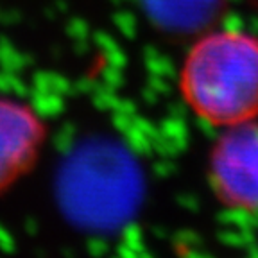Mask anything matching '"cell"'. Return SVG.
Here are the masks:
<instances>
[{"label": "cell", "instance_id": "cell-1", "mask_svg": "<svg viewBox=\"0 0 258 258\" xmlns=\"http://www.w3.org/2000/svg\"><path fill=\"white\" fill-rule=\"evenodd\" d=\"M188 106L215 125H237L258 113V40L240 31L208 34L190 50L181 74Z\"/></svg>", "mask_w": 258, "mask_h": 258}, {"label": "cell", "instance_id": "cell-2", "mask_svg": "<svg viewBox=\"0 0 258 258\" xmlns=\"http://www.w3.org/2000/svg\"><path fill=\"white\" fill-rule=\"evenodd\" d=\"M217 196L238 210L258 212V125L249 120L231 125L212 156Z\"/></svg>", "mask_w": 258, "mask_h": 258}, {"label": "cell", "instance_id": "cell-3", "mask_svg": "<svg viewBox=\"0 0 258 258\" xmlns=\"http://www.w3.org/2000/svg\"><path fill=\"white\" fill-rule=\"evenodd\" d=\"M47 131L43 117L27 101L0 95V194L34 170Z\"/></svg>", "mask_w": 258, "mask_h": 258}, {"label": "cell", "instance_id": "cell-4", "mask_svg": "<svg viewBox=\"0 0 258 258\" xmlns=\"http://www.w3.org/2000/svg\"><path fill=\"white\" fill-rule=\"evenodd\" d=\"M217 0H145L151 16L174 29L196 27L206 22Z\"/></svg>", "mask_w": 258, "mask_h": 258}]
</instances>
